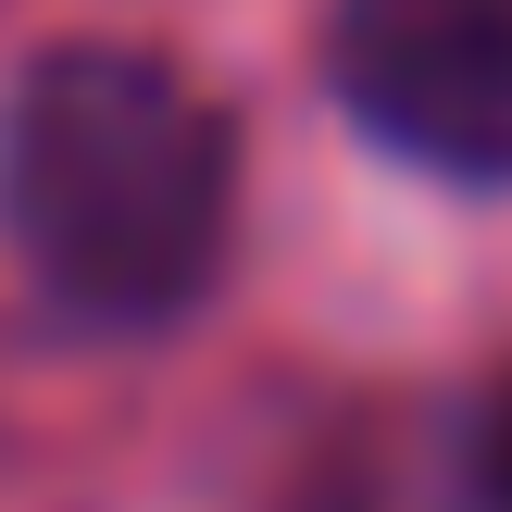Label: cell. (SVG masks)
<instances>
[{"mask_svg": "<svg viewBox=\"0 0 512 512\" xmlns=\"http://www.w3.org/2000/svg\"><path fill=\"white\" fill-rule=\"evenodd\" d=\"M475 488H488V512H512V388L488 400V425H475Z\"/></svg>", "mask_w": 512, "mask_h": 512, "instance_id": "3", "label": "cell"}, {"mask_svg": "<svg viewBox=\"0 0 512 512\" xmlns=\"http://www.w3.org/2000/svg\"><path fill=\"white\" fill-rule=\"evenodd\" d=\"M238 138L163 50H50L0 113V225L88 325H163L213 288Z\"/></svg>", "mask_w": 512, "mask_h": 512, "instance_id": "1", "label": "cell"}, {"mask_svg": "<svg viewBox=\"0 0 512 512\" xmlns=\"http://www.w3.org/2000/svg\"><path fill=\"white\" fill-rule=\"evenodd\" d=\"M325 75L400 163L512 188V0H338Z\"/></svg>", "mask_w": 512, "mask_h": 512, "instance_id": "2", "label": "cell"}]
</instances>
